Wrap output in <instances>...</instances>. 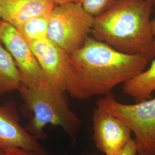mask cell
<instances>
[{"mask_svg": "<svg viewBox=\"0 0 155 155\" xmlns=\"http://www.w3.org/2000/svg\"><path fill=\"white\" fill-rule=\"evenodd\" d=\"M149 61L89 36L81 47L68 55L66 91L79 100L106 95L143 71Z\"/></svg>", "mask_w": 155, "mask_h": 155, "instance_id": "cell-1", "label": "cell"}, {"mask_svg": "<svg viewBox=\"0 0 155 155\" xmlns=\"http://www.w3.org/2000/svg\"><path fill=\"white\" fill-rule=\"evenodd\" d=\"M152 4L148 0H116L94 17L92 38L127 55L155 58L151 27Z\"/></svg>", "mask_w": 155, "mask_h": 155, "instance_id": "cell-2", "label": "cell"}, {"mask_svg": "<svg viewBox=\"0 0 155 155\" xmlns=\"http://www.w3.org/2000/svg\"><path fill=\"white\" fill-rule=\"evenodd\" d=\"M33 117L25 129L36 139H44L47 125L61 127L72 138L77 135L82 122L70 110L63 93L47 84L37 87L24 85L18 90Z\"/></svg>", "mask_w": 155, "mask_h": 155, "instance_id": "cell-3", "label": "cell"}, {"mask_svg": "<svg viewBox=\"0 0 155 155\" xmlns=\"http://www.w3.org/2000/svg\"><path fill=\"white\" fill-rule=\"evenodd\" d=\"M94 22V17L78 1L58 4L50 15L48 38L69 55L82 46Z\"/></svg>", "mask_w": 155, "mask_h": 155, "instance_id": "cell-4", "label": "cell"}, {"mask_svg": "<svg viewBox=\"0 0 155 155\" xmlns=\"http://www.w3.org/2000/svg\"><path fill=\"white\" fill-rule=\"evenodd\" d=\"M97 106L127 125L136 137L138 150L155 155V98L125 104L117 101L110 93L99 99Z\"/></svg>", "mask_w": 155, "mask_h": 155, "instance_id": "cell-5", "label": "cell"}, {"mask_svg": "<svg viewBox=\"0 0 155 155\" xmlns=\"http://www.w3.org/2000/svg\"><path fill=\"white\" fill-rule=\"evenodd\" d=\"M0 41L15 61L22 85L37 87L49 84L27 40L18 29L2 20L0 24Z\"/></svg>", "mask_w": 155, "mask_h": 155, "instance_id": "cell-6", "label": "cell"}, {"mask_svg": "<svg viewBox=\"0 0 155 155\" xmlns=\"http://www.w3.org/2000/svg\"><path fill=\"white\" fill-rule=\"evenodd\" d=\"M93 140L97 148L105 155H118L131 138L127 125L97 106L93 115Z\"/></svg>", "mask_w": 155, "mask_h": 155, "instance_id": "cell-7", "label": "cell"}, {"mask_svg": "<svg viewBox=\"0 0 155 155\" xmlns=\"http://www.w3.org/2000/svg\"><path fill=\"white\" fill-rule=\"evenodd\" d=\"M21 149L45 155L47 151L20 122L13 102L0 105V150L4 152Z\"/></svg>", "mask_w": 155, "mask_h": 155, "instance_id": "cell-8", "label": "cell"}, {"mask_svg": "<svg viewBox=\"0 0 155 155\" xmlns=\"http://www.w3.org/2000/svg\"><path fill=\"white\" fill-rule=\"evenodd\" d=\"M28 43L48 83L64 93L66 88L68 54L48 38Z\"/></svg>", "mask_w": 155, "mask_h": 155, "instance_id": "cell-9", "label": "cell"}, {"mask_svg": "<svg viewBox=\"0 0 155 155\" xmlns=\"http://www.w3.org/2000/svg\"><path fill=\"white\" fill-rule=\"evenodd\" d=\"M54 0H0L1 17L16 29L33 17L51 13Z\"/></svg>", "mask_w": 155, "mask_h": 155, "instance_id": "cell-10", "label": "cell"}, {"mask_svg": "<svg viewBox=\"0 0 155 155\" xmlns=\"http://www.w3.org/2000/svg\"><path fill=\"white\" fill-rule=\"evenodd\" d=\"M123 92L137 102L147 100L155 91V58L143 71L123 84Z\"/></svg>", "mask_w": 155, "mask_h": 155, "instance_id": "cell-11", "label": "cell"}, {"mask_svg": "<svg viewBox=\"0 0 155 155\" xmlns=\"http://www.w3.org/2000/svg\"><path fill=\"white\" fill-rule=\"evenodd\" d=\"M22 84L21 74L15 61L0 41V95L18 91Z\"/></svg>", "mask_w": 155, "mask_h": 155, "instance_id": "cell-12", "label": "cell"}, {"mask_svg": "<svg viewBox=\"0 0 155 155\" xmlns=\"http://www.w3.org/2000/svg\"><path fill=\"white\" fill-rule=\"evenodd\" d=\"M50 13L33 17L17 29L27 41H31L48 38Z\"/></svg>", "mask_w": 155, "mask_h": 155, "instance_id": "cell-13", "label": "cell"}, {"mask_svg": "<svg viewBox=\"0 0 155 155\" xmlns=\"http://www.w3.org/2000/svg\"><path fill=\"white\" fill-rule=\"evenodd\" d=\"M116 0H77L86 11L95 17L105 11Z\"/></svg>", "mask_w": 155, "mask_h": 155, "instance_id": "cell-14", "label": "cell"}, {"mask_svg": "<svg viewBox=\"0 0 155 155\" xmlns=\"http://www.w3.org/2000/svg\"><path fill=\"white\" fill-rule=\"evenodd\" d=\"M137 154H138L137 144L134 139H131L118 155H137Z\"/></svg>", "mask_w": 155, "mask_h": 155, "instance_id": "cell-15", "label": "cell"}, {"mask_svg": "<svg viewBox=\"0 0 155 155\" xmlns=\"http://www.w3.org/2000/svg\"><path fill=\"white\" fill-rule=\"evenodd\" d=\"M4 152H5L4 155H40L36 152L21 150V149L10 150Z\"/></svg>", "mask_w": 155, "mask_h": 155, "instance_id": "cell-16", "label": "cell"}, {"mask_svg": "<svg viewBox=\"0 0 155 155\" xmlns=\"http://www.w3.org/2000/svg\"><path fill=\"white\" fill-rule=\"evenodd\" d=\"M151 27H152V33L153 35V40H154V47L155 50V16L153 19L151 20Z\"/></svg>", "mask_w": 155, "mask_h": 155, "instance_id": "cell-17", "label": "cell"}, {"mask_svg": "<svg viewBox=\"0 0 155 155\" xmlns=\"http://www.w3.org/2000/svg\"><path fill=\"white\" fill-rule=\"evenodd\" d=\"M56 4H63L70 2L77 1V0H54Z\"/></svg>", "mask_w": 155, "mask_h": 155, "instance_id": "cell-18", "label": "cell"}, {"mask_svg": "<svg viewBox=\"0 0 155 155\" xmlns=\"http://www.w3.org/2000/svg\"><path fill=\"white\" fill-rule=\"evenodd\" d=\"M138 155H153L145 151H144L143 150H138Z\"/></svg>", "mask_w": 155, "mask_h": 155, "instance_id": "cell-19", "label": "cell"}, {"mask_svg": "<svg viewBox=\"0 0 155 155\" xmlns=\"http://www.w3.org/2000/svg\"><path fill=\"white\" fill-rule=\"evenodd\" d=\"M148 1H149L150 2H151L152 4V5L154 6H155V0H148Z\"/></svg>", "mask_w": 155, "mask_h": 155, "instance_id": "cell-20", "label": "cell"}, {"mask_svg": "<svg viewBox=\"0 0 155 155\" xmlns=\"http://www.w3.org/2000/svg\"><path fill=\"white\" fill-rule=\"evenodd\" d=\"M5 155V152L4 151H2V150H0V155Z\"/></svg>", "mask_w": 155, "mask_h": 155, "instance_id": "cell-21", "label": "cell"}, {"mask_svg": "<svg viewBox=\"0 0 155 155\" xmlns=\"http://www.w3.org/2000/svg\"><path fill=\"white\" fill-rule=\"evenodd\" d=\"M2 21V19H1V6H0V24Z\"/></svg>", "mask_w": 155, "mask_h": 155, "instance_id": "cell-22", "label": "cell"}]
</instances>
